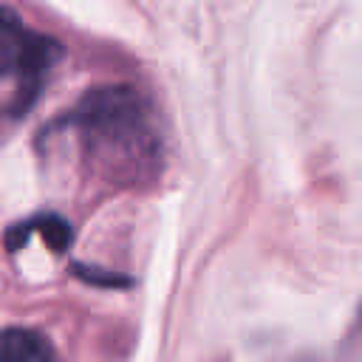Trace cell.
Instances as JSON below:
<instances>
[{
    "label": "cell",
    "instance_id": "2",
    "mask_svg": "<svg viewBox=\"0 0 362 362\" xmlns=\"http://www.w3.org/2000/svg\"><path fill=\"white\" fill-rule=\"evenodd\" d=\"M59 57L62 48L51 37L31 31L8 6L0 3V79L17 76L20 85L34 88Z\"/></svg>",
    "mask_w": 362,
    "mask_h": 362
},
{
    "label": "cell",
    "instance_id": "4",
    "mask_svg": "<svg viewBox=\"0 0 362 362\" xmlns=\"http://www.w3.org/2000/svg\"><path fill=\"white\" fill-rule=\"evenodd\" d=\"M28 226L37 229V232L48 240V246H51L54 252H62V249L71 243V226H68L62 218H57V215H40V218L28 221Z\"/></svg>",
    "mask_w": 362,
    "mask_h": 362
},
{
    "label": "cell",
    "instance_id": "3",
    "mask_svg": "<svg viewBox=\"0 0 362 362\" xmlns=\"http://www.w3.org/2000/svg\"><path fill=\"white\" fill-rule=\"evenodd\" d=\"M0 362H57L48 337L31 328H3L0 331Z\"/></svg>",
    "mask_w": 362,
    "mask_h": 362
},
{
    "label": "cell",
    "instance_id": "1",
    "mask_svg": "<svg viewBox=\"0 0 362 362\" xmlns=\"http://www.w3.org/2000/svg\"><path fill=\"white\" fill-rule=\"evenodd\" d=\"M88 173L110 187H144L161 175L164 139L150 102L127 85L88 90L68 113Z\"/></svg>",
    "mask_w": 362,
    "mask_h": 362
}]
</instances>
